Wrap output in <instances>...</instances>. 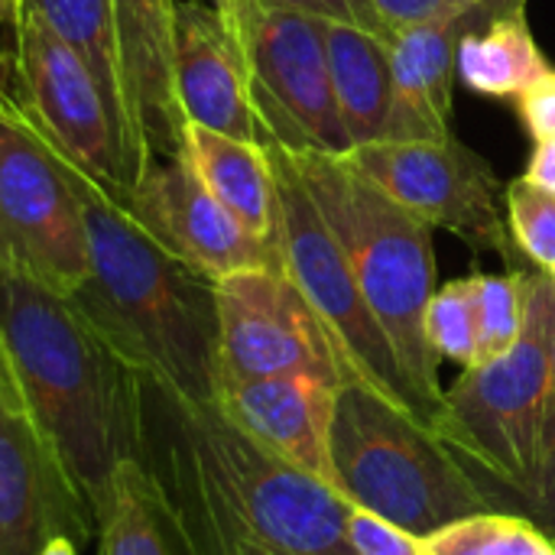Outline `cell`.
Here are the masks:
<instances>
[{
    "mask_svg": "<svg viewBox=\"0 0 555 555\" xmlns=\"http://www.w3.org/2000/svg\"><path fill=\"white\" fill-rule=\"evenodd\" d=\"M36 555H78V546H75V540L68 533H55V537L46 540V546Z\"/></svg>",
    "mask_w": 555,
    "mask_h": 555,
    "instance_id": "35",
    "label": "cell"
},
{
    "mask_svg": "<svg viewBox=\"0 0 555 555\" xmlns=\"http://www.w3.org/2000/svg\"><path fill=\"white\" fill-rule=\"evenodd\" d=\"M72 185L88 237V280L72 293L75 306L130 367L166 393L195 406L218 403L215 280L150 241L75 166Z\"/></svg>",
    "mask_w": 555,
    "mask_h": 555,
    "instance_id": "3",
    "label": "cell"
},
{
    "mask_svg": "<svg viewBox=\"0 0 555 555\" xmlns=\"http://www.w3.org/2000/svg\"><path fill=\"white\" fill-rule=\"evenodd\" d=\"M524 273H475L478 286V351L475 364L507 354L524 328ZM472 364V367H475Z\"/></svg>",
    "mask_w": 555,
    "mask_h": 555,
    "instance_id": "26",
    "label": "cell"
},
{
    "mask_svg": "<svg viewBox=\"0 0 555 555\" xmlns=\"http://www.w3.org/2000/svg\"><path fill=\"white\" fill-rule=\"evenodd\" d=\"M85 537L0 364V555H36L49 537Z\"/></svg>",
    "mask_w": 555,
    "mask_h": 555,
    "instance_id": "16",
    "label": "cell"
},
{
    "mask_svg": "<svg viewBox=\"0 0 555 555\" xmlns=\"http://www.w3.org/2000/svg\"><path fill=\"white\" fill-rule=\"evenodd\" d=\"M345 533H348L354 555H423L420 537L406 533L403 527H397L371 511L351 507V504H348Z\"/></svg>",
    "mask_w": 555,
    "mask_h": 555,
    "instance_id": "28",
    "label": "cell"
},
{
    "mask_svg": "<svg viewBox=\"0 0 555 555\" xmlns=\"http://www.w3.org/2000/svg\"><path fill=\"white\" fill-rule=\"evenodd\" d=\"M423 555H426V553H423Z\"/></svg>",
    "mask_w": 555,
    "mask_h": 555,
    "instance_id": "41",
    "label": "cell"
},
{
    "mask_svg": "<svg viewBox=\"0 0 555 555\" xmlns=\"http://www.w3.org/2000/svg\"><path fill=\"white\" fill-rule=\"evenodd\" d=\"M7 23H13V10H10V3L7 0H0V33H3V26Z\"/></svg>",
    "mask_w": 555,
    "mask_h": 555,
    "instance_id": "38",
    "label": "cell"
},
{
    "mask_svg": "<svg viewBox=\"0 0 555 555\" xmlns=\"http://www.w3.org/2000/svg\"><path fill=\"white\" fill-rule=\"evenodd\" d=\"M114 36L124 88L140 143L150 156L166 159L182 150V111L172 81L176 0H111Z\"/></svg>",
    "mask_w": 555,
    "mask_h": 555,
    "instance_id": "17",
    "label": "cell"
},
{
    "mask_svg": "<svg viewBox=\"0 0 555 555\" xmlns=\"http://www.w3.org/2000/svg\"><path fill=\"white\" fill-rule=\"evenodd\" d=\"M231 555H273V553H267V550H257V546H247V543H237V546L231 550Z\"/></svg>",
    "mask_w": 555,
    "mask_h": 555,
    "instance_id": "37",
    "label": "cell"
},
{
    "mask_svg": "<svg viewBox=\"0 0 555 555\" xmlns=\"http://www.w3.org/2000/svg\"><path fill=\"white\" fill-rule=\"evenodd\" d=\"M0 270L62 296L88 280V237L72 166L10 98H0Z\"/></svg>",
    "mask_w": 555,
    "mask_h": 555,
    "instance_id": "8",
    "label": "cell"
},
{
    "mask_svg": "<svg viewBox=\"0 0 555 555\" xmlns=\"http://www.w3.org/2000/svg\"><path fill=\"white\" fill-rule=\"evenodd\" d=\"M267 3L289 7V10L309 13V16L325 20V23L354 26V29L374 33V36H380V39H387V42L393 46V33L384 26V20H380L374 0H267Z\"/></svg>",
    "mask_w": 555,
    "mask_h": 555,
    "instance_id": "31",
    "label": "cell"
},
{
    "mask_svg": "<svg viewBox=\"0 0 555 555\" xmlns=\"http://www.w3.org/2000/svg\"><path fill=\"white\" fill-rule=\"evenodd\" d=\"M221 380L322 377L345 384L335 345L283 270H244L215 283Z\"/></svg>",
    "mask_w": 555,
    "mask_h": 555,
    "instance_id": "12",
    "label": "cell"
},
{
    "mask_svg": "<svg viewBox=\"0 0 555 555\" xmlns=\"http://www.w3.org/2000/svg\"><path fill=\"white\" fill-rule=\"evenodd\" d=\"M504 208L517 254H524L537 270L550 273L555 267V195L520 176L507 182Z\"/></svg>",
    "mask_w": 555,
    "mask_h": 555,
    "instance_id": "27",
    "label": "cell"
},
{
    "mask_svg": "<svg viewBox=\"0 0 555 555\" xmlns=\"http://www.w3.org/2000/svg\"><path fill=\"white\" fill-rule=\"evenodd\" d=\"M517 114L527 127V133L543 143L555 137V68H550L540 81H533L517 98Z\"/></svg>",
    "mask_w": 555,
    "mask_h": 555,
    "instance_id": "32",
    "label": "cell"
},
{
    "mask_svg": "<svg viewBox=\"0 0 555 555\" xmlns=\"http://www.w3.org/2000/svg\"><path fill=\"white\" fill-rule=\"evenodd\" d=\"M23 10L39 13L94 72L104 104L111 111L114 130L120 137L127 185L133 189L143 179V172L150 169V156L140 143V133H137V124L130 114V101H127V88H124L117 36H114V3L111 0H23Z\"/></svg>",
    "mask_w": 555,
    "mask_h": 555,
    "instance_id": "19",
    "label": "cell"
},
{
    "mask_svg": "<svg viewBox=\"0 0 555 555\" xmlns=\"http://www.w3.org/2000/svg\"><path fill=\"white\" fill-rule=\"evenodd\" d=\"M527 517L537 520L550 537H555V341L550 361V393H546V416L540 436V462H537V488L527 507Z\"/></svg>",
    "mask_w": 555,
    "mask_h": 555,
    "instance_id": "29",
    "label": "cell"
},
{
    "mask_svg": "<svg viewBox=\"0 0 555 555\" xmlns=\"http://www.w3.org/2000/svg\"><path fill=\"white\" fill-rule=\"evenodd\" d=\"M374 7H377L384 26L393 33V39L406 29L439 23V20H452V16L491 20L475 0H374Z\"/></svg>",
    "mask_w": 555,
    "mask_h": 555,
    "instance_id": "30",
    "label": "cell"
},
{
    "mask_svg": "<svg viewBox=\"0 0 555 555\" xmlns=\"http://www.w3.org/2000/svg\"><path fill=\"white\" fill-rule=\"evenodd\" d=\"M202 3H211V7L228 20V26L234 29V36H237L241 46H244L247 29H250L254 16L260 13V7H263L267 0H202Z\"/></svg>",
    "mask_w": 555,
    "mask_h": 555,
    "instance_id": "33",
    "label": "cell"
},
{
    "mask_svg": "<svg viewBox=\"0 0 555 555\" xmlns=\"http://www.w3.org/2000/svg\"><path fill=\"white\" fill-rule=\"evenodd\" d=\"M345 159L406 211L459 234L472 250L517 257L511 228H504V182L462 140H377L354 146Z\"/></svg>",
    "mask_w": 555,
    "mask_h": 555,
    "instance_id": "11",
    "label": "cell"
},
{
    "mask_svg": "<svg viewBox=\"0 0 555 555\" xmlns=\"http://www.w3.org/2000/svg\"><path fill=\"white\" fill-rule=\"evenodd\" d=\"M182 153L208 192L260 241L276 244V179L263 143L185 124Z\"/></svg>",
    "mask_w": 555,
    "mask_h": 555,
    "instance_id": "20",
    "label": "cell"
},
{
    "mask_svg": "<svg viewBox=\"0 0 555 555\" xmlns=\"http://www.w3.org/2000/svg\"><path fill=\"white\" fill-rule=\"evenodd\" d=\"M335 491L413 537H429L462 517L498 511L478 478L403 406L364 384L335 393L328 433Z\"/></svg>",
    "mask_w": 555,
    "mask_h": 555,
    "instance_id": "6",
    "label": "cell"
},
{
    "mask_svg": "<svg viewBox=\"0 0 555 555\" xmlns=\"http://www.w3.org/2000/svg\"><path fill=\"white\" fill-rule=\"evenodd\" d=\"M325 42L335 101L351 150L384 140L393 104L390 42L341 23H325Z\"/></svg>",
    "mask_w": 555,
    "mask_h": 555,
    "instance_id": "21",
    "label": "cell"
},
{
    "mask_svg": "<svg viewBox=\"0 0 555 555\" xmlns=\"http://www.w3.org/2000/svg\"><path fill=\"white\" fill-rule=\"evenodd\" d=\"M289 153L309 198L335 234L358 289L384 325L397 361L433 429L439 413V358L426 338V309L436 286L433 224L393 202L345 156Z\"/></svg>",
    "mask_w": 555,
    "mask_h": 555,
    "instance_id": "4",
    "label": "cell"
},
{
    "mask_svg": "<svg viewBox=\"0 0 555 555\" xmlns=\"http://www.w3.org/2000/svg\"><path fill=\"white\" fill-rule=\"evenodd\" d=\"M553 341V276L527 270L517 345L488 364L465 367L462 377L442 390L433 420L436 439L478 478L488 498L501 504L498 494H507L520 514H527L537 488Z\"/></svg>",
    "mask_w": 555,
    "mask_h": 555,
    "instance_id": "5",
    "label": "cell"
},
{
    "mask_svg": "<svg viewBox=\"0 0 555 555\" xmlns=\"http://www.w3.org/2000/svg\"><path fill=\"white\" fill-rule=\"evenodd\" d=\"M524 179L533 182V185H540L543 192L555 195V137L553 140L537 143V150H533V156H530V163H527Z\"/></svg>",
    "mask_w": 555,
    "mask_h": 555,
    "instance_id": "34",
    "label": "cell"
},
{
    "mask_svg": "<svg viewBox=\"0 0 555 555\" xmlns=\"http://www.w3.org/2000/svg\"><path fill=\"white\" fill-rule=\"evenodd\" d=\"M166 533L182 555H354L348 501L244 436L215 403L195 406L143 377V455Z\"/></svg>",
    "mask_w": 555,
    "mask_h": 555,
    "instance_id": "1",
    "label": "cell"
},
{
    "mask_svg": "<svg viewBox=\"0 0 555 555\" xmlns=\"http://www.w3.org/2000/svg\"><path fill=\"white\" fill-rule=\"evenodd\" d=\"M7 3H10V10H13V20H16V16L23 13V0H7Z\"/></svg>",
    "mask_w": 555,
    "mask_h": 555,
    "instance_id": "39",
    "label": "cell"
},
{
    "mask_svg": "<svg viewBox=\"0 0 555 555\" xmlns=\"http://www.w3.org/2000/svg\"><path fill=\"white\" fill-rule=\"evenodd\" d=\"M426 338L436 358L462 367L475 364L478 351V286L475 273L439 286L426 309Z\"/></svg>",
    "mask_w": 555,
    "mask_h": 555,
    "instance_id": "25",
    "label": "cell"
},
{
    "mask_svg": "<svg viewBox=\"0 0 555 555\" xmlns=\"http://www.w3.org/2000/svg\"><path fill=\"white\" fill-rule=\"evenodd\" d=\"M10 26L23 111L68 166L124 208L130 192L124 150L94 72L39 13L23 10Z\"/></svg>",
    "mask_w": 555,
    "mask_h": 555,
    "instance_id": "9",
    "label": "cell"
},
{
    "mask_svg": "<svg viewBox=\"0 0 555 555\" xmlns=\"http://www.w3.org/2000/svg\"><path fill=\"white\" fill-rule=\"evenodd\" d=\"M0 364L85 537L143 455V374L91 319L23 273L0 270Z\"/></svg>",
    "mask_w": 555,
    "mask_h": 555,
    "instance_id": "2",
    "label": "cell"
},
{
    "mask_svg": "<svg viewBox=\"0 0 555 555\" xmlns=\"http://www.w3.org/2000/svg\"><path fill=\"white\" fill-rule=\"evenodd\" d=\"M426 555H555L550 537L527 514L485 511L462 517L429 537H423Z\"/></svg>",
    "mask_w": 555,
    "mask_h": 555,
    "instance_id": "24",
    "label": "cell"
},
{
    "mask_svg": "<svg viewBox=\"0 0 555 555\" xmlns=\"http://www.w3.org/2000/svg\"><path fill=\"white\" fill-rule=\"evenodd\" d=\"M124 211L150 241L215 283L244 270H280L276 244L250 234L208 192L182 150L143 172Z\"/></svg>",
    "mask_w": 555,
    "mask_h": 555,
    "instance_id": "13",
    "label": "cell"
},
{
    "mask_svg": "<svg viewBox=\"0 0 555 555\" xmlns=\"http://www.w3.org/2000/svg\"><path fill=\"white\" fill-rule=\"evenodd\" d=\"M338 387L306 374L221 380L215 406L257 446L335 488L328 433Z\"/></svg>",
    "mask_w": 555,
    "mask_h": 555,
    "instance_id": "15",
    "label": "cell"
},
{
    "mask_svg": "<svg viewBox=\"0 0 555 555\" xmlns=\"http://www.w3.org/2000/svg\"><path fill=\"white\" fill-rule=\"evenodd\" d=\"M488 16H494V13H501V10H507V7H517V3H527V0H475Z\"/></svg>",
    "mask_w": 555,
    "mask_h": 555,
    "instance_id": "36",
    "label": "cell"
},
{
    "mask_svg": "<svg viewBox=\"0 0 555 555\" xmlns=\"http://www.w3.org/2000/svg\"><path fill=\"white\" fill-rule=\"evenodd\" d=\"M550 276H553V283H555V267H553V270H550Z\"/></svg>",
    "mask_w": 555,
    "mask_h": 555,
    "instance_id": "40",
    "label": "cell"
},
{
    "mask_svg": "<svg viewBox=\"0 0 555 555\" xmlns=\"http://www.w3.org/2000/svg\"><path fill=\"white\" fill-rule=\"evenodd\" d=\"M98 537V555H176L140 462L117 478Z\"/></svg>",
    "mask_w": 555,
    "mask_h": 555,
    "instance_id": "23",
    "label": "cell"
},
{
    "mask_svg": "<svg viewBox=\"0 0 555 555\" xmlns=\"http://www.w3.org/2000/svg\"><path fill=\"white\" fill-rule=\"evenodd\" d=\"M472 16H452L406 29L390 46L393 62V104L384 140H449L452 94H455V52L462 26Z\"/></svg>",
    "mask_w": 555,
    "mask_h": 555,
    "instance_id": "18",
    "label": "cell"
},
{
    "mask_svg": "<svg viewBox=\"0 0 555 555\" xmlns=\"http://www.w3.org/2000/svg\"><path fill=\"white\" fill-rule=\"evenodd\" d=\"M553 65L530 29L527 3L494 13L485 33H462L455 52L459 78L488 98H520Z\"/></svg>",
    "mask_w": 555,
    "mask_h": 555,
    "instance_id": "22",
    "label": "cell"
},
{
    "mask_svg": "<svg viewBox=\"0 0 555 555\" xmlns=\"http://www.w3.org/2000/svg\"><path fill=\"white\" fill-rule=\"evenodd\" d=\"M244 55L267 143L293 153H351L328 68L325 20L263 3L244 36Z\"/></svg>",
    "mask_w": 555,
    "mask_h": 555,
    "instance_id": "10",
    "label": "cell"
},
{
    "mask_svg": "<svg viewBox=\"0 0 555 555\" xmlns=\"http://www.w3.org/2000/svg\"><path fill=\"white\" fill-rule=\"evenodd\" d=\"M267 153L276 179L280 270L296 283V289L306 296V302L325 325L341 361L345 380L371 387L384 400L403 406L420 423H426L423 406L397 361V351L384 325L377 322L364 293L358 289V280L325 218L309 198L296 166L289 163V153L280 143H267Z\"/></svg>",
    "mask_w": 555,
    "mask_h": 555,
    "instance_id": "7",
    "label": "cell"
},
{
    "mask_svg": "<svg viewBox=\"0 0 555 555\" xmlns=\"http://www.w3.org/2000/svg\"><path fill=\"white\" fill-rule=\"evenodd\" d=\"M172 81L185 124L267 146V130L250 98L244 46L211 3L176 0Z\"/></svg>",
    "mask_w": 555,
    "mask_h": 555,
    "instance_id": "14",
    "label": "cell"
}]
</instances>
